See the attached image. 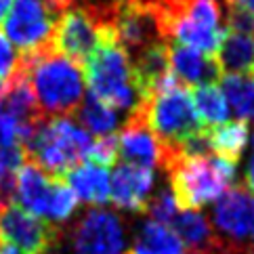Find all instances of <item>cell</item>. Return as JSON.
<instances>
[{
  "label": "cell",
  "mask_w": 254,
  "mask_h": 254,
  "mask_svg": "<svg viewBox=\"0 0 254 254\" xmlns=\"http://www.w3.org/2000/svg\"><path fill=\"white\" fill-rule=\"evenodd\" d=\"M219 80L225 101L238 120H250L254 114V74H223Z\"/></svg>",
  "instance_id": "22"
},
{
  "label": "cell",
  "mask_w": 254,
  "mask_h": 254,
  "mask_svg": "<svg viewBox=\"0 0 254 254\" xmlns=\"http://www.w3.org/2000/svg\"><path fill=\"white\" fill-rule=\"evenodd\" d=\"M55 183H57V177L47 175L40 166L25 160L15 175L11 197H15V204L21 206L23 210L32 212L38 219H47V210H49L53 191H55Z\"/></svg>",
  "instance_id": "13"
},
{
  "label": "cell",
  "mask_w": 254,
  "mask_h": 254,
  "mask_svg": "<svg viewBox=\"0 0 254 254\" xmlns=\"http://www.w3.org/2000/svg\"><path fill=\"white\" fill-rule=\"evenodd\" d=\"M170 181V191L179 210H197L219 199L231 187L238 175V162L225 160L214 153L208 156L175 158L164 168Z\"/></svg>",
  "instance_id": "4"
},
{
  "label": "cell",
  "mask_w": 254,
  "mask_h": 254,
  "mask_svg": "<svg viewBox=\"0 0 254 254\" xmlns=\"http://www.w3.org/2000/svg\"><path fill=\"white\" fill-rule=\"evenodd\" d=\"M191 101H193L197 120L206 130L227 122V118H229V105H227L223 90L219 88L216 82L195 86Z\"/></svg>",
  "instance_id": "21"
},
{
  "label": "cell",
  "mask_w": 254,
  "mask_h": 254,
  "mask_svg": "<svg viewBox=\"0 0 254 254\" xmlns=\"http://www.w3.org/2000/svg\"><path fill=\"white\" fill-rule=\"evenodd\" d=\"M172 231L189 254H221L223 240L214 233L212 223L197 210H179L172 219Z\"/></svg>",
  "instance_id": "16"
},
{
  "label": "cell",
  "mask_w": 254,
  "mask_h": 254,
  "mask_svg": "<svg viewBox=\"0 0 254 254\" xmlns=\"http://www.w3.org/2000/svg\"><path fill=\"white\" fill-rule=\"evenodd\" d=\"M126 254H137V252H126Z\"/></svg>",
  "instance_id": "30"
},
{
  "label": "cell",
  "mask_w": 254,
  "mask_h": 254,
  "mask_svg": "<svg viewBox=\"0 0 254 254\" xmlns=\"http://www.w3.org/2000/svg\"><path fill=\"white\" fill-rule=\"evenodd\" d=\"M76 114L80 116V122L86 126L88 132L97 134V137H107L118 126V112L107 103L99 101V99L90 93L82 99V103H80Z\"/></svg>",
  "instance_id": "23"
},
{
  "label": "cell",
  "mask_w": 254,
  "mask_h": 254,
  "mask_svg": "<svg viewBox=\"0 0 254 254\" xmlns=\"http://www.w3.org/2000/svg\"><path fill=\"white\" fill-rule=\"evenodd\" d=\"M88 93L114 110H132L139 103L132 65L114 34H107L82 65Z\"/></svg>",
  "instance_id": "6"
},
{
  "label": "cell",
  "mask_w": 254,
  "mask_h": 254,
  "mask_svg": "<svg viewBox=\"0 0 254 254\" xmlns=\"http://www.w3.org/2000/svg\"><path fill=\"white\" fill-rule=\"evenodd\" d=\"M153 189V170L122 164L110 177V199L122 210L145 212Z\"/></svg>",
  "instance_id": "12"
},
{
  "label": "cell",
  "mask_w": 254,
  "mask_h": 254,
  "mask_svg": "<svg viewBox=\"0 0 254 254\" xmlns=\"http://www.w3.org/2000/svg\"><path fill=\"white\" fill-rule=\"evenodd\" d=\"M21 65V57L17 55L13 44L6 40V36L0 32V84H4L6 80H11Z\"/></svg>",
  "instance_id": "27"
},
{
  "label": "cell",
  "mask_w": 254,
  "mask_h": 254,
  "mask_svg": "<svg viewBox=\"0 0 254 254\" xmlns=\"http://www.w3.org/2000/svg\"><path fill=\"white\" fill-rule=\"evenodd\" d=\"M36 105L42 118H69L84 99V71L53 49L21 57Z\"/></svg>",
  "instance_id": "2"
},
{
  "label": "cell",
  "mask_w": 254,
  "mask_h": 254,
  "mask_svg": "<svg viewBox=\"0 0 254 254\" xmlns=\"http://www.w3.org/2000/svg\"><path fill=\"white\" fill-rule=\"evenodd\" d=\"M130 118L141 120L156 134V139L168 147H181L187 139L204 130L193 110L191 93L187 86L179 84L172 74L147 97L139 99V103L130 110Z\"/></svg>",
  "instance_id": "3"
},
{
  "label": "cell",
  "mask_w": 254,
  "mask_h": 254,
  "mask_svg": "<svg viewBox=\"0 0 254 254\" xmlns=\"http://www.w3.org/2000/svg\"><path fill=\"white\" fill-rule=\"evenodd\" d=\"M208 145L214 156H221L225 160L238 162L244 147L248 143V124L246 120H227L219 126L206 130Z\"/></svg>",
  "instance_id": "19"
},
{
  "label": "cell",
  "mask_w": 254,
  "mask_h": 254,
  "mask_svg": "<svg viewBox=\"0 0 254 254\" xmlns=\"http://www.w3.org/2000/svg\"><path fill=\"white\" fill-rule=\"evenodd\" d=\"M166 57L172 78L183 86L210 84L221 78V67L216 59L206 57L193 49L181 47V44H166Z\"/></svg>",
  "instance_id": "15"
},
{
  "label": "cell",
  "mask_w": 254,
  "mask_h": 254,
  "mask_svg": "<svg viewBox=\"0 0 254 254\" xmlns=\"http://www.w3.org/2000/svg\"><path fill=\"white\" fill-rule=\"evenodd\" d=\"M59 240V231L23 210L15 202H0V244L17 248L21 254H47Z\"/></svg>",
  "instance_id": "10"
},
{
  "label": "cell",
  "mask_w": 254,
  "mask_h": 254,
  "mask_svg": "<svg viewBox=\"0 0 254 254\" xmlns=\"http://www.w3.org/2000/svg\"><path fill=\"white\" fill-rule=\"evenodd\" d=\"M61 179L80 202L95 206L110 202V170L105 166L93 164V162H80L71 166Z\"/></svg>",
  "instance_id": "17"
},
{
  "label": "cell",
  "mask_w": 254,
  "mask_h": 254,
  "mask_svg": "<svg viewBox=\"0 0 254 254\" xmlns=\"http://www.w3.org/2000/svg\"><path fill=\"white\" fill-rule=\"evenodd\" d=\"M25 134H28V128L15 116L0 107V149L23 147Z\"/></svg>",
  "instance_id": "25"
},
{
  "label": "cell",
  "mask_w": 254,
  "mask_h": 254,
  "mask_svg": "<svg viewBox=\"0 0 254 254\" xmlns=\"http://www.w3.org/2000/svg\"><path fill=\"white\" fill-rule=\"evenodd\" d=\"M145 212H149L156 223L170 225L172 219H175V214L179 212L177 199H175V195H172L170 187L160 189L156 195L149 197V204H147V210H145Z\"/></svg>",
  "instance_id": "24"
},
{
  "label": "cell",
  "mask_w": 254,
  "mask_h": 254,
  "mask_svg": "<svg viewBox=\"0 0 254 254\" xmlns=\"http://www.w3.org/2000/svg\"><path fill=\"white\" fill-rule=\"evenodd\" d=\"M246 187L254 193V139H252V158H250V166L246 175Z\"/></svg>",
  "instance_id": "28"
},
{
  "label": "cell",
  "mask_w": 254,
  "mask_h": 254,
  "mask_svg": "<svg viewBox=\"0 0 254 254\" xmlns=\"http://www.w3.org/2000/svg\"><path fill=\"white\" fill-rule=\"evenodd\" d=\"M55 21L57 17L44 0H15L11 13L4 17L2 34L23 53V57H32L51 49Z\"/></svg>",
  "instance_id": "8"
},
{
  "label": "cell",
  "mask_w": 254,
  "mask_h": 254,
  "mask_svg": "<svg viewBox=\"0 0 254 254\" xmlns=\"http://www.w3.org/2000/svg\"><path fill=\"white\" fill-rule=\"evenodd\" d=\"M93 137L71 118H47L34 126L23 139L25 160L40 166L47 175L63 177L88 158Z\"/></svg>",
  "instance_id": "5"
},
{
  "label": "cell",
  "mask_w": 254,
  "mask_h": 254,
  "mask_svg": "<svg viewBox=\"0 0 254 254\" xmlns=\"http://www.w3.org/2000/svg\"><path fill=\"white\" fill-rule=\"evenodd\" d=\"M11 4H13V0H0V21L6 17V11L11 8Z\"/></svg>",
  "instance_id": "29"
},
{
  "label": "cell",
  "mask_w": 254,
  "mask_h": 254,
  "mask_svg": "<svg viewBox=\"0 0 254 254\" xmlns=\"http://www.w3.org/2000/svg\"><path fill=\"white\" fill-rule=\"evenodd\" d=\"M212 223L227 246L254 252V193L246 185L229 187L216 199Z\"/></svg>",
  "instance_id": "9"
},
{
  "label": "cell",
  "mask_w": 254,
  "mask_h": 254,
  "mask_svg": "<svg viewBox=\"0 0 254 254\" xmlns=\"http://www.w3.org/2000/svg\"><path fill=\"white\" fill-rule=\"evenodd\" d=\"M88 158L93 164L99 166H112L116 158H118V141L114 134H107V137H99L97 141H93V147L88 151Z\"/></svg>",
  "instance_id": "26"
},
{
  "label": "cell",
  "mask_w": 254,
  "mask_h": 254,
  "mask_svg": "<svg viewBox=\"0 0 254 254\" xmlns=\"http://www.w3.org/2000/svg\"><path fill=\"white\" fill-rule=\"evenodd\" d=\"M132 252H137V254H185V246L168 225L149 221L139 229L137 238H134Z\"/></svg>",
  "instance_id": "20"
},
{
  "label": "cell",
  "mask_w": 254,
  "mask_h": 254,
  "mask_svg": "<svg viewBox=\"0 0 254 254\" xmlns=\"http://www.w3.org/2000/svg\"><path fill=\"white\" fill-rule=\"evenodd\" d=\"M71 250L74 254H126L124 223L103 208L88 210L74 227Z\"/></svg>",
  "instance_id": "11"
},
{
  "label": "cell",
  "mask_w": 254,
  "mask_h": 254,
  "mask_svg": "<svg viewBox=\"0 0 254 254\" xmlns=\"http://www.w3.org/2000/svg\"><path fill=\"white\" fill-rule=\"evenodd\" d=\"M116 141H118V156L122 158L124 164L149 168V170L160 166L162 143L137 118L128 116V120H126L124 128L116 137Z\"/></svg>",
  "instance_id": "14"
},
{
  "label": "cell",
  "mask_w": 254,
  "mask_h": 254,
  "mask_svg": "<svg viewBox=\"0 0 254 254\" xmlns=\"http://www.w3.org/2000/svg\"><path fill=\"white\" fill-rule=\"evenodd\" d=\"M164 44H181L216 59L223 42L219 0H149Z\"/></svg>",
  "instance_id": "1"
},
{
  "label": "cell",
  "mask_w": 254,
  "mask_h": 254,
  "mask_svg": "<svg viewBox=\"0 0 254 254\" xmlns=\"http://www.w3.org/2000/svg\"><path fill=\"white\" fill-rule=\"evenodd\" d=\"M216 63L223 74H254V36L225 30L216 53Z\"/></svg>",
  "instance_id": "18"
},
{
  "label": "cell",
  "mask_w": 254,
  "mask_h": 254,
  "mask_svg": "<svg viewBox=\"0 0 254 254\" xmlns=\"http://www.w3.org/2000/svg\"><path fill=\"white\" fill-rule=\"evenodd\" d=\"M107 34H112L101 15V6H80L63 11L53 28L51 49L84 65Z\"/></svg>",
  "instance_id": "7"
}]
</instances>
